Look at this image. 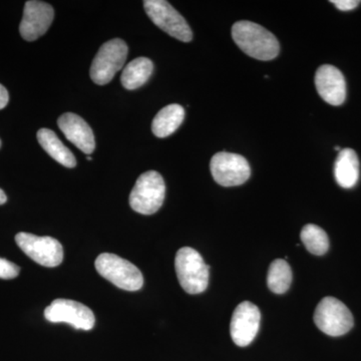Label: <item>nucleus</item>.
Here are the masks:
<instances>
[{
  "mask_svg": "<svg viewBox=\"0 0 361 361\" xmlns=\"http://www.w3.org/2000/svg\"><path fill=\"white\" fill-rule=\"evenodd\" d=\"M232 37L247 56L259 61H272L279 54V42L275 35L257 23L237 21L232 26Z\"/></svg>",
  "mask_w": 361,
  "mask_h": 361,
  "instance_id": "nucleus-1",
  "label": "nucleus"
},
{
  "mask_svg": "<svg viewBox=\"0 0 361 361\" xmlns=\"http://www.w3.org/2000/svg\"><path fill=\"white\" fill-rule=\"evenodd\" d=\"M176 273L180 285L187 293L200 294L209 283V266L201 254L193 248L184 247L177 252Z\"/></svg>",
  "mask_w": 361,
  "mask_h": 361,
  "instance_id": "nucleus-2",
  "label": "nucleus"
},
{
  "mask_svg": "<svg viewBox=\"0 0 361 361\" xmlns=\"http://www.w3.org/2000/svg\"><path fill=\"white\" fill-rule=\"evenodd\" d=\"M165 180L160 173L149 171L140 176L130 195L133 210L142 215H152L160 210L165 200Z\"/></svg>",
  "mask_w": 361,
  "mask_h": 361,
  "instance_id": "nucleus-3",
  "label": "nucleus"
},
{
  "mask_svg": "<svg viewBox=\"0 0 361 361\" xmlns=\"http://www.w3.org/2000/svg\"><path fill=\"white\" fill-rule=\"evenodd\" d=\"M94 266L101 276L123 290H140L144 284L141 271L130 261L118 257L115 254H101L97 258Z\"/></svg>",
  "mask_w": 361,
  "mask_h": 361,
  "instance_id": "nucleus-4",
  "label": "nucleus"
},
{
  "mask_svg": "<svg viewBox=\"0 0 361 361\" xmlns=\"http://www.w3.org/2000/svg\"><path fill=\"white\" fill-rule=\"evenodd\" d=\"M128 52L129 47L123 39H114L102 45L90 66L92 82L99 85L109 84L125 66Z\"/></svg>",
  "mask_w": 361,
  "mask_h": 361,
  "instance_id": "nucleus-5",
  "label": "nucleus"
},
{
  "mask_svg": "<svg viewBox=\"0 0 361 361\" xmlns=\"http://www.w3.org/2000/svg\"><path fill=\"white\" fill-rule=\"evenodd\" d=\"M316 326L329 336H341L353 327V316L348 306L334 297H325L314 312Z\"/></svg>",
  "mask_w": 361,
  "mask_h": 361,
  "instance_id": "nucleus-6",
  "label": "nucleus"
},
{
  "mask_svg": "<svg viewBox=\"0 0 361 361\" xmlns=\"http://www.w3.org/2000/svg\"><path fill=\"white\" fill-rule=\"evenodd\" d=\"M145 11L158 27L171 37L189 42L193 39V32L186 20L165 0H146Z\"/></svg>",
  "mask_w": 361,
  "mask_h": 361,
  "instance_id": "nucleus-7",
  "label": "nucleus"
},
{
  "mask_svg": "<svg viewBox=\"0 0 361 361\" xmlns=\"http://www.w3.org/2000/svg\"><path fill=\"white\" fill-rule=\"evenodd\" d=\"M16 242L21 250L37 264L52 268L63 262V246L52 237H39L30 233L20 232L16 235Z\"/></svg>",
  "mask_w": 361,
  "mask_h": 361,
  "instance_id": "nucleus-8",
  "label": "nucleus"
},
{
  "mask_svg": "<svg viewBox=\"0 0 361 361\" xmlns=\"http://www.w3.org/2000/svg\"><path fill=\"white\" fill-rule=\"evenodd\" d=\"M210 169L215 182L223 187L240 186L251 176L248 161L243 156L227 152L214 155Z\"/></svg>",
  "mask_w": 361,
  "mask_h": 361,
  "instance_id": "nucleus-9",
  "label": "nucleus"
},
{
  "mask_svg": "<svg viewBox=\"0 0 361 361\" xmlns=\"http://www.w3.org/2000/svg\"><path fill=\"white\" fill-rule=\"evenodd\" d=\"M44 317L52 323L65 322L75 329L90 330L94 326V312L84 304L70 299H56L44 310Z\"/></svg>",
  "mask_w": 361,
  "mask_h": 361,
  "instance_id": "nucleus-10",
  "label": "nucleus"
},
{
  "mask_svg": "<svg viewBox=\"0 0 361 361\" xmlns=\"http://www.w3.org/2000/svg\"><path fill=\"white\" fill-rule=\"evenodd\" d=\"M261 313L255 304L244 301L232 315L230 332L236 345L245 348L255 339L260 327Z\"/></svg>",
  "mask_w": 361,
  "mask_h": 361,
  "instance_id": "nucleus-11",
  "label": "nucleus"
},
{
  "mask_svg": "<svg viewBox=\"0 0 361 361\" xmlns=\"http://www.w3.org/2000/svg\"><path fill=\"white\" fill-rule=\"evenodd\" d=\"M54 18L51 4L44 1H26L20 32L23 39L35 42L49 30Z\"/></svg>",
  "mask_w": 361,
  "mask_h": 361,
  "instance_id": "nucleus-12",
  "label": "nucleus"
},
{
  "mask_svg": "<svg viewBox=\"0 0 361 361\" xmlns=\"http://www.w3.org/2000/svg\"><path fill=\"white\" fill-rule=\"evenodd\" d=\"M315 87L323 101L331 106H341L345 101V78L336 66H320L316 71Z\"/></svg>",
  "mask_w": 361,
  "mask_h": 361,
  "instance_id": "nucleus-13",
  "label": "nucleus"
},
{
  "mask_svg": "<svg viewBox=\"0 0 361 361\" xmlns=\"http://www.w3.org/2000/svg\"><path fill=\"white\" fill-rule=\"evenodd\" d=\"M59 129L66 139L82 153L90 155L96 148L94 133L84 118L73 113L63 114L58 121Z\"/></svg>",
  "mask_w": 361,
  "mask_h": 361,
  "instance_id": "nucleus-14",
  "label": "nucleus"
},
{
  "mask_svg": "<svg viewBox=\"0 0 361 361\" xmlns=\"http://www.w3.org/2000/svg\"><path fill=\"white\" fill-rule=\"evenodd\" d=\"M334 177L337 184L344 189H350L360 179V160L353 149H343L339 152L334 165Z\"/></svg>",
  "mask_w": 361,
  "mask_h": 361,
  "instance_id": "nucleus-15",
  "label": "nucleus"
},
{
  "mask_svg": "<svg viewBox=\"0 0 361 361\" xmlns=\"http://www.w3.org/2000/svg\"><path fill=\"white\" fill-rule=\"evenodd\" d=\"M185 118V110L178 104H169L157 114L152 130L158 137H167L179 129Z\"/></svg>",
  "mask_w": 361,
  "mask_h": 361,
  "instance_id": "nucleus-16",
  "label": "nucleus"
},
{
  "mask_svg": "<svg viewBox=\"0 0 361 361\" xmlns=\"http://www.w3.org/2000/svg\"><path fill=\"white\" fill-rule=\"evenodd\" d=\"M37 141L42 149L61 165L66 168H75L77 165L75 156L59 139L54 130L40 129L37 132Z\"/></svg>",
  "mask_w": 361,
  "mask_h": 361,
  "instance_id": "nucleus-17",
  "label": "nucleus"
},
{
  "mask_svg": "<svg viewBox=\"0 0 361 361\" xmlns=\"http://www.w3.org/2000/svg\"><path fill=\"white\" fill-rule=\"evenodd\" d=\"M153 71L154 63L151 59L137 58L123 68L121 82L125 89L137 90L148 82Z\"/></svg>",
  "mask_w": 361,
  "mask_h": 361,
  "instance_id": "nucleus-18",
  "label": "nucleus"
},
{
  "mask_svg": "<svg viewBox=\"0 0 361 361\" xmlns=\"http://www.w3.org/2000/svg\"><path fill=\"white\" fill-rule=\"evenodd\" d=\"M292 282L290 266L285 260L277 259L271 263L267 275V285L275 294H283L288 290Z\"/></svg>",
  "mask_w": 361,
  "mask_h": 361,
  "instance_id": "nucleus-19",
  "label": "nucleus"
},
{
  "mask_svg": "<svg viewBox=\"0 0 361 361\" xmlns=\"http://www.w3.org/2000/svg\"><path fill=\"white\" fill-rule=\"evenodd\" d=\"M301 241L311 254L324 255L329 249V239L322 228L313 224L304 226L300 234Z\"/></svg>",
  "mask_w": 361,
  "mask_h": 361,
  "instance_id": "nucleus-20",
  "label": "nucleus"
},
{
  "mask_svg": "<svg viewBox=\"0 0 361 361\" xmlns=\"http://www.w3.org/2000/svg\"><path fill=\"white\" fill-rule=\"evenodd\" d=\"M20 267L11 261L0 258V278L1 279H13L20 274Z\"/></svg>",
  "mask_w": 361,
  "mask_h": 361,
  "instance_id": "nucleus-21",
  "label": "nucleus"
},
{
  "mask_svg": "<svg viewBox=\"0 0 361 361\" xmlns=\"http://www.w3.org/2000/svg\"><path fill=\"white\" fill-rule=\"evenodd\" d=\"M330 2L341 11H353L360 4V0H331Z\"/></svg>",
  "mask_w": 361,
  "mask_h": 361,
  "instance_id": "nucleus-22",
  "label": "nucleus"
},
{
  "mask_svg": "<svg viewBox=\"0 0 361 361\" xmlns=\"http://www.w3.org/2000/svg\"><path fill=\"white\" fill-rule=\"evenodd\" d=\"M9 102L8 92L4 85H0V110L6 108Z\"/></svg>",
  "mask_w": 361,
  "mask_h": 361,
  "instance_id": "nucleus-23",
  "label": "nucleus"
},
{
  "mask_svg": "<svg viewBox=\"0 0 361 361\" xmlns=\"http://www.w3.org/2000/svg\"><path fill=\"white\" fill-rule=\"evenodd\" d=\"M7 201V197L6 193L0 189V205H4L6 204Z\"/></svg>",
  "mask_w": 361,
  "mask_h": 361,
  "instance_id": "nucleus-24",
  "label": "nucleus"
},
{
  "mask_svg": "<svg viewBox=\"0 0 361 361\" xmlns=\"http://www.w3.org/2000/svg\"><path fill=\"white\" fill-rule=\"evenodd\" d=\"M336 151H337V152H341V147H337V146H336Z\"/></svg>",
  "mask_w": 361,
  "mask_h": 361,
  "instance_id": "nucleus-25",
  "label": "nucleus"
},
{
  "mask_svg": "<svg viewBox=\"0 0 361 361\" xmlns=\"http://www.w3.org/2000/svg\"><path fill=\"white\" fill-rule=\"evenodd\" d=\"M87 160H89V161H92V158H90V157H87Z\"/></svg>",
  "mask_w": 361,
  "mask_h": 361,
  "instance_id": "nucleus-26",
  "label": "nucleus"
},
{
  "mask_svg": "<svg viewBox=\"0 0 361 361\" xmlns=\"http://www.w3.org/2000/svg\"><path fill=\"white\" fill-rule=\"evenodd\" d=\"M0 147H1V141H0Z\"/></svg>",
  "mask_w": 361,
  "mask_h": 361,
  "instance_id": "nucleus-27",
  "label": "nucleus"
}]
</instances>
